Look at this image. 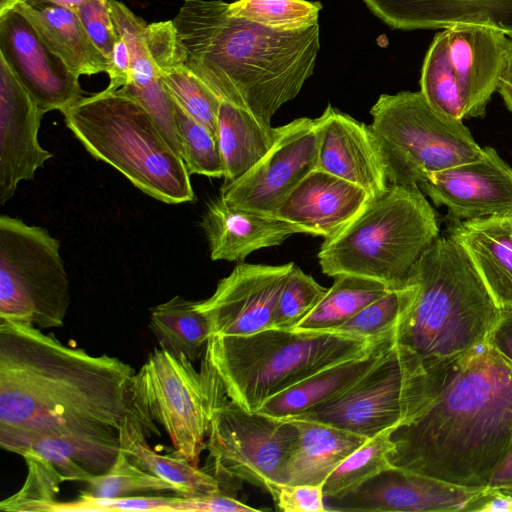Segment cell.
Wrapping results in <instances>:
<instances>
[{"mask_svg":"<svg viewBox=\"0 0 512 512\" xmlns=\"http://www.w3.org/2000/svg\"><path fill=\"white\" fill-rule=\"evenodd\" d=\"M134 374L118 357L0 320V447L21 455L38 441L62 439L112 466L133 410Z\"/></svg>","mask_w":512,"mask_h":512,"instance_id":"1","label":"cell"},{"mask_svg":"<svg viewBox=\"0 0 512 512\" xmlns=\"http://www.w3.org/2000/svg\"><path fill=\"white\" fill-rule=\"evenodd\" d=\"M201 227L211 259L230 262H241L259 249L280 245L290 236L304 233L276 215L234 207L220 196L208 203Z\"/></svg>","mask_w":512,"mask_h":512,"instance_id":"24","label":"cell"},{"mask_svg":"<svg viewBox=\"0 0 512 512\" xmlns=\"http://www.w3.org/2000/svg\"><path fill=\"white\" fill-rule=\"evenodd\" d=\"M318 123L317 168L364 189L370 198L388 185L379 142L370 125L328 105Z\"/></svg>","mask_w":512,"mask_h":512,"instance_id":"20","label":"cell"},{"mask_svg":"<svg viewBox=\"0 0 512 512\" xmlns=\"http://www.w3.org/2000/svg\"><path fill=\"white\" fill-rule=\"evenodd\" d=\"M297 438L291 421L249 412L226 396L212 412L205 469L222 491L247 482L271 495L285 483L286 464Z\"/></svg>","mask_w":512,"mask_h":512,"instance_id":"13","label":"cell"},{"mask_svg":"<svg viewBox=\"0 0 512 512\" xmlns=\"http://www.w3.org/2000/svg\"><path fill=\"white\" fill-rule=\"evenodd\" d=\"M486 488L489 490L512 491V448L493 470Z\"/></svg>","mask_w":512,"mask_h":512,"instance_id":"46","label":"cell"},{"mask_svg":"<svg viewBox=\"0 0 512 512\" xmlns=\"http://www.w3.org/2000/svg\"><path fill=\"white\" fill-rule=\"evenodd\" d=\"M498 92L508 110L512 112V59L510 56L507 68L502 76Z\"/></svg>","mask_w":512,"mask_h":512,"instance_id":"47","label":"cell"},{"mask_svg":"<svg viewBox=\"0 0 512 512\" xmlns=\"http://www.w3.org/2000/svg\"><path fill=\"white\" fill-rule=\"evenodd\" d=\"M449 235L467 252L502 311H512V216L451 221Z\"/></svg>","mask_w":512,"mask_h":512,"instance_id":"26","label":"cell"},{"mask_svg":"<svg viewBox=\"0 0 512 512\" xmlns=\"http://www.w3.org/2000/svg\"><path fill=\"white\" fill-rule=\"evenodd\" d=\"M485 489V488H484ZM484 489L451 484L393 466L338 499L327 511H468Z\"/></svg>","mask_w":512,"mask_h":512,"instance_id":"18","label":"cell"},{"mask_svg":"<svg viewBox=\"0 0 512 512\" xmlns=\"http://www.w3.org/2000/svg\"><path fill=\"white\" fill-rule=\"evenodd\" d=\"M294 266L236 265L209 298L196 301L208 320L209 337L248 335L273 327L279 292Z\"/></svg>","mask_w":512,"mask_h":512,"instance_id":"15","label":"cell"},{"mask_svg":"<svg viewBox=\"0 0 512 512\" xmlns=\"http://www.w3.org/2000/svg\"><path fill=\"white\" fill-rule=\"evenodd\" d=\"M133 408L143 422H158L173 449L199 466L214 408L227 396L208 368L155 347L131 384Z\"/></svg>","mask_w":512,"mask_h":512,"instance_id":"10","label":"cell"},{"mask_svg":"<svg viewBox=\"0 0 512 512\" xmlns=\"http://www.w3.org/2000/svg\"><path fill=\"white\" fill-rule=\"evenodd\" d=\"M324 484H278L271 497L282 512H326Z\"/></svg>","mask_w":512,"mask_h":512,"instance_id":"42","label":"cell"},{"mask_svg":"<svg viewBox=\"0 0 512 512\" xmlns=\"http://www.w3.org/2000/svg\"><path fill=\"white\" fill-rule=\"evenodd\" d=\"M171 98L191 117L217 135L221 99L183 62L158 68Z\"/></svg>","mask_w":512,"mask_h":512,"instance_id":"35","label":"cell"},{"mask_svg":"<svg viewBox=\"0 0 512 512\" xmlns=\"http://www.w3.org/2000/svg\"><path fill=\"white\" fill-rule=\"evenodd\" d=\"M0 56L44 114L63 112L83 97L79 78L15 8L0 14Z\"/></svg>","mask_w":512,"mask_h":512,"instance_id":"16","label":"cell"},{"mask_svg":"<svg viewBox=\"0 0 512 512\" xmlns=\"http://www.w3.org/2000/svg\"><path fill=\"white\" fill-rule=\"evenodd\" d=\"M291 421L298 438L285 468V484H324L327 477L367 437L317 421Z\"/></svg>","mask_w":512,"mask_h":512,"instance_id":"29","label":"cell"},{"mask_svg":"<svg viewBox=\"0 0 512 512\" xmlns=\"http://www.w3.org/2000/svg\"><path fill=\"white\" fill-rule=\"evenodd\" d=\"M107 90L116 91L131 80V53L126 41L119 37L109 58Z\"/></svg>","mask_w":512,"mask_h":512,"instance_id":"44","label":"cell"},{"mask_svg":"<svg viewBox=\"0 0 512 512\" xmlns=\"http://www.w3.org/2000/svg\"><path fill=\"white\" fill-rule=\"evenodd\" d=\"M487 344L512 361V311H502Z\"/></svg>","mask_w":512,"mask_h":512,"instance_id":"45","label":"cell"},{"mask_svg":"<svg viewBox=\"0 0 512 512\" xmlns=\"http://www.w3.org/2000/svg\"><path fill=\"white\" fill-rule=\"evenodd\" d=\"M259 512L261 509L251 507L225 492L206 496H181L178 512Z\"/></svg>","mask_w":512,"mask_h":512,"instance_id":"43","label":"cell"},{"mask_svg":"<svg viewBox=\"0 0 512 512\" xmlns=\"http://www.w3.org/2000/svg\"><path fill=\"white\" fill-rule=\"evenodd\" d=\"M509 61L507 34L484 25L438 32L423 60L420 92L446 118L482 117Z\"/></svg>","mask_w":512,"mask_h":512,"instance_id":"9","label":"cell"},{"mask_svg":"<svg viewBox=\"0 0 512 512\" xmlns=\"http://www.w3.org/2000/svg\"><path fill=\"white\" fill-rule=\"evenodd\" d=\"M369 199L361 187L316 168L288 194L275 215L306 234L328 238L344 228Z\"/></svg>","mask_w":512,"mask_h":512,"instance_id":"22","label":"cell"},{"mask_svg":"<svg viewBox=\"0 0 512 512\" xmlns=\"http://www.w3.org/2000/svg\"><path fill=\"white\" fill-rule=\"evenodd\" d=\"M24 2H52L55 4H59L62 6H66L71 9H75L80 3L86 1V0H20Z\"/></svg>","mask_w":512,"mask_h":512,"instance_id":"48","label":"cell"},{"mask_svg":"<svg viewBox=\"0 0 512 512\" xmlns=\"http://www.w3.org/2000/svg\"><path fill=\"white\" fill-rule=\"evenodd\" d=\"M406 287L388 290L340 326L343 331L369 339H376L395 330L399 320L411 305L417 290L416 283L408 279Z\"/></svg>","mask_w":512,"mask_h":512,"instance_id":"38","label":"cell"},{"mask_svg":"<svg viewBox=\"0 0 512 512\" xmlns=\"http://www.w3.org/2000/svg\"><path fill=\"white\" fill-rule=\"evenodd\" d=\"M394 29H445L474 24L512 35V0H363Z\"/></svg>","mask_w":512,"mask_h":512,"instance_id":"23","label":"cell"},{"mask_svg":"<svg viewBox=\"0 0 512 512\" xmlns=\"http://www.w3.org/2000/svg\"><path fill=\"white\" fill-rule=\"evenodd\" d=\"M334 283L318 304L296 325L300 331L337 330L389 289L381 282L351 274L333 277Z\"/></svg>","mask_w":512,"mask_h":512,"instance_id":"32","label":"cell"},{"mask_svg":"<svg viewBox=\"0 0 512 512\" xmlns=\"http://www.w3.org/2000/svg\"><path fill=\"white\" fill-rule=\"evenodd\" d=\"M398 427L386 428L354 450L327 477L323 491L326 499H338L393 467L390 455L394 450L392 434Z\"/></svg>","mask_w":512,"mask_h":512,"instance_id":"33","label":"cell"},{"mask_svg":"<svg viewBox=\"0 0 512 512\" xmlns=\"http://www.w3.org/2000/svg\"><path fill=\"white\" fill-rule=\"evenodd\" d=\"M370 114L389 184L418 185L433 172L483 156L464 123L435 111L420 91L382 94Z\"/></svg>","mask_w":512,"mask_h":512,"instance_id":"8","label":"cell"},{"mask_svg":"<svg viewBox=\"0 0 512 512\" xmlns=\"http://www.w3.org/2000/svg\"><path fill=\"white\" fill-rule=\"evenodd\" d=\"M71 304L60 243L46 229L0 217V320L64 326Z\"/></svg>","mask_w":512,"mask_h":512,"instance_id":"11","label":"cell"},{"mask_svg":"<svg viewBox=\"0 0 512 512\" xmlns=\"http://www.w3.org/2000/svg\"><path fill=\"white\" fill-rule=\"evenodd\" d=\"M393 466L451 484L486 488L512 448V361L487 343L392 434Z\"/></svg>","mask_w":512,"mask_h":512,"instance_id":"2","label":"cell"},{"mask_svg":"<svg viewBox=\"0 0 512 512\" xmlns=\"http://www.w3.org/2000/svg\"><path fill=\"white\" fill-rule=\"evenodd\" d=\"M276 128L253 113L221 100L217 139L224 167V183L246 174L272 147Z\"/></svg>","mask_w":512,"mask_h":512,"instance_id":"30","label":"cell"},{"mask_svg":"<svg viewBox=\"0 0 512 512\" xmlns=\"http://www.w3.org/2000/svg\"><path fill=\"white\" fill-rule=\"evenodd\" d=\"M439 236L435 212L418 185L389 184L339 232L325 238L317 258L324 274H351L406 287L409 274Z\"/></svg>","mask_w":512,"mask_h":512,"instance_id":"7","label":"cell"},{"mask_svg":"<svg viewBox=\"0 0 512 512\" xmlns=\"http://www.w3.org/2000/svg\"><path fill=\"white\" fill-rule=\"evenodd\" d=\"M173 104L182 159L189 173L214 178L223 177L224 167L217 135L191 117L174 100Z\"/></svg>","mask_w":512,"mask_h":512,"instance_id":"36","label":"cell"},{"mask_svg":"<svg viewBox=\"0 0 512 512\" xmlns=\"http://www.w3.org/2000/svg\"><path fill=\"white\" fill-rule=\"evenodd\" d=\"M408 279L417 290L395 342L418 358L438 394L460 363L487 343L502 310L450 235L434 240Z\"/></svg>","mask_w":512,"mask_h":512,"instance_id":"4","label":"cell"},{"mask_svg":"<svg viewBox=\"0 0 512 512\" xmlns=\"http://www.w3.org/2000/svg\"><path fill=\"white\" fill-rule=\"evenodd\" d=\"M317 118H297L276 128L270 150L241 178L222 185L220 197L228 204L275 215L288 194L318 162Z\"/></svg>","mask_w":512,"mask_h":512,"instance_id":"14","label":"cell"},{"mask_svg":"<svg viewBox=\"0 0 512 512\" xmlns=\"http://www.w3.org/2000/svg\"><path fill=\"white\" fill-rule=\"evenodd\" d=\"M62 114L93 157L114 167L145 194L167 204L195 199L182 157L135 99L105 89L82 97Z\"/></svg>","mask_w":512,"mask_h":512,"instance_id":"6","label":"cell"},{"mask_svg":"<svg viewBox=\"0 0 512 512\" xmlns=\"http://www.w3.org/2000/svg\"><path fill=\"white\" fill-rule=\"evenodd\" d=\"M20 456L27 464V477L18 492L0 503L4 511L48 512L57 501L61 483H85L92 475L104 473L111 467L98 456L56 438L36 442Z\"/></svg>","mask_w":512,"mask_h":512,"instance_id":"21","label":"cell"},{"mask_svg":"<svg viewBox=\"0 0 512 512\" xmlns=\"http://www.w3.org/2000/svg\"><path fill=\"white\" fill-rule=\"evenodd\" d=\"M322 5L308 0H237L229 13L252 23L280 31L306 29L318 23Z\"/></svg>","mask_w":512,"mask_h":512,"instance_id":"34","label":"cell"},{"mask_svg":"<svg viewBox=\"0 0 512 512\" xmlns=\"http://www.w3.org/2000/svg\"><path fill=\"white\" fill-rule=\"evenodd\" d=\"M44 113L0 56V204L54 155L39 142Z\"/></svg>","mask_w":512,"mask_h":512,"instance_id":"19","label":"cell"},{"mask_svg":"<svg viewBox=\"0 0 512 512\" xmlns=\"http://www.w3.org/2000/svg\"><path fill=\"white\" fill-rule=\"evenodd\" d=\"M149 328L159 347L169 353L184 355L193 363L203 357L209 324L196 301L178 295L150 308Z\"/></svg>","mask_w":512,"mask_h":512,"instance_id":"31","label":"cell"},{"mask_svg":"<svg viewBox=\"0 0 512 512\" xmlns=\"http://www.w3.org/2000/svg\"><path fill=\"white\" fill-rule=\"evenodd\" d=\"M436 394L418 358L395 342L346 393L288 419L326 423L370 438L407 424Z\"/></svg>","mask_w":512,"mask_h":512,"instance_id":"12","label":"cell"},{"mask_svg":"<svg viewBox=\"0 0 512 512\" xmlns=\"http://www.w3.org/2000/svg\"><path fill=\"white\" fill-rule=\"evenodd\" d=\"M379 338L270 327L248 335L209 337L201 366L218 377L228 399L256 412L271 397L361 355Z\"/></svg>","mask_w":512,"mask_h":512,"instance_id":"5","label":"cell"},{"mask_svg":"<svg viewBox=\"0 0 512 512\" xmlns=\"http://www.w3.org/2000/svg\"><path fill=\"white\" fill-rule=\"evenodd\" d=\"M181 495L175 496H124L116 498H96L80 493L70 502L56 501L49 512L83 511H159L178 512Z\"/></svg>","mask_w":512,"mask_h":512,"instance_id":"40","label":"cell"},{"mask_svg":"<svg viewBox=\"0 0 512 512\" xmlns=\"http://www.w3.org/2000/svg\"><path fill=\"white\" fill-rule=\"evenodd\" d=\"M74 11L94 45L109 59L119 39L109 0H86Z\"/></svg>","mask_w":512,"mask_h":512,"instance_id":"41","label":"cell"},{"mask_svg":"<svg viewBox=\"0 0 512 512\" xmlns=\"http://www.w3.org/2000/svg\"><path fill=\"white\" fill-rule=\"evenodd\" d=\"M328 288L294 266L276 302L273 327L293 329L318 304Z\"/></svg>","mask_w":512,"mask_h":512,"instance_id":"39","label":"cell"},{"mask_svg":"<svg viewBox=\"0 0 512 512\" xmlns=\"http://www.w3.org/2000/svg\"><path fill=\"white\" fill-rule=\"evenodd\" d=\"M14 8L76 77L107 73L109 59L94 45L73 9L44 1H20Z\"/></svg>","mask_w":512,"mask_h":512,"instance_id":"27","label":"cell"},{"mask_svg":"<svg viewBox=\"0 0 512 512\" xmlns=\"http://www.w3.org/2000/svg\"><path fill=\"white\" fill-rule=\"evenodd\" d=\"M395 330L361 355L334 364L268 399L256 412L288 419L330 402L356 385L393 347Z\"/></svg>","mask_w":512,"mask_h":512,"instance_id":"25","label":"cell"},{"mask_svg":"<svg viewBox=\"0 0 512 512\" xmlns=\"http://www.w3.org/2000/svg\"><path fill=\"white\" fill-rule=\"evenodd\" d=\"M184 64L221 100L271 123L313 74L319 24L266 28L229 13L222 0H185L172 19Z\"/></svg>","mask_w":512,"mask_h":512,"instance_id":"3","label":"cell"},{"mask_svg":"<svg viewBox=\"0 0 512 512\" xmlns=\"http://www.w3.org/2000/svg\"><path fill=\"white\" fill-rule=\"evenodd\" d=\"M507 37H508L509 56L512 59V35H507Z\"/></svg>","mask_w":512,"mask_h":512,"instance_id":"50","label":"cell"},{"mask_svg":"<svg viewBox=\"0 0 512 512\" xmlns=\"http://www.w3.org/2000/svg\"><path fill=\"white\" fill-rule=\"evenodd\" d=\"M85 483L87 489L80 493L96 498H116L150 492L175 494L171 484L135 465L121 449L114 464L107 471L92 475Z\"/></svg>","mask_w":512,"mask_h":512,"instance_id":"37","label":"cell"},{"mask_svg":"<svg viewBox=\"0 0 512 512\" xmlns=\"http://www.w3.org/2000/svg\"><path fill=\"white\" fill-rule=\"evenodd\" d=\"M20 0H0V14L13 9Z\"/></svg>","mask_w":512,"mask_h":512,"instance_id":"49","label":"cell"},{"mask_svg":"<svg viewBox=\"0 0 512 512\" xmlns=\"http://www.w3.org/2000/svg\"><path fill=\"white\" fill-rule=\"evenodd\" d=\"M475 161L431 173L418 184L451 221L512 216V168L492 147Z\"/></svg>","mask_w":512,"mask_h":512,"instance_id":"17","label":"cell"},{"mask_svg":"<svg viewBox=\"0 0 512 512\" xmlns=\"http://www.w3.org/2000/svg\"><path fill=\"white\" fill-rule=\"evenodd\" d=\"M153 432L159 435L156 426L144 423L133 408L119 434L120 449L135 465L171 484L177 495L197 497L223 492L211 473L174 449L161 454L151 448L146 438Z\"/></svg>","mask_w":512,"mask_h":512,"instance_id":"28","label":"cell"}]
</instances>
